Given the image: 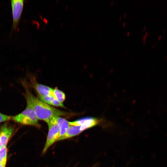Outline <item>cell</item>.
Returning a JSON list of instances; mask_svg holds the SVG:
<instances>
[{"instance_id": "cell-1", "label": "cell", "mask_w": 167, "mask_h": 167, "mask_svg": "<svg viewBox=\"0 0 167 167\" xmlns=\"http://www.w3.org/2000/svg\"><path fill=\"white\" fill-rule=\"evenodd\" d=\"M22 84L25 90L23 95L26 99L27 105L33 109L38 119L47 123L54 118L70 114L51 106L35 96L30 91L25 81H22Z\"/></svg>"}, {"instance_id": "cell-2", "label": "cell", "mask_w": 167, "mask_h": 167, "mask_svg": "<svg viewBox=\"0 0 167 167\" xmlns=\"http://www.w3.org/2000/svg\"><path fill=\"white\" fill-rule=\"evenodd\" d=\"M11 120L22 125L33 126L38 128L40 127L34 110L27 105L25 109L21 113L12 116Z\"/></svg>"}, {"instance_id": "cell-3", "label": "cell", "mask_w": 167, "mask_h": 167, "mask_svg": "<svg viewBox=\"0 0 167 167\" xmlns=\"http://www.w3.org/2000/svg\"><path fill=\"white\" fill-rule=\"evenodd\" d=\"M56 118L52 119L47 123L49 132L46 142L43 150V154L45 153L49 147L57 141L59 137L60 128L57 123Z\"/></svg>"}, {"instance_id": "cell-4", "label": "cell", "mask_w": 167, "mask_h": 167, "mask_svg": "<svg viewBox=\"0 0 167 167\" xmlns=\"http://www.w3.org/2000/svg\"><path fill=\"white\" fill-rule=\"evenodd\" d=\"M24 0H11V1L13 23L12 32L15 30L17 27L24 6Z\"/></svg>"}, {"instance_id": "cell-5", "label": "cell", "mask_w": 167, "mask_h": 167, "mask_svg": "<svg viewBox=\"0 0 167 167\" xmlns=\"http://www.w3.org/2000/svg\"><path fill=\"white\" fill-rule=\"evenodd\" d=\"M102 121L101 119L97 118L86 117L69 122L71 125L80 126V130L83 131L99 124Z\"/></svg>"}, {"instance_id": "cell-6", "label": "cell", "mask_w": 167, "mask_h": 167, "mask_svg": "<svg viewBox=\"0 0 167 167\" xmlns=\"http://www.w3.org/2000/svg\"><path fill=\"white\" fill-rule=\"evenodd\" d=\"M15 131L12 126L5 123L0 129V148L6 146L8 141Z\"/></svg>"}, {"instance_id": "cell-7", "label": "cell", "mask_w": 167, "mask_h": 167, "mask_svg": "<svg viewBox=\"0 0 167 167\" xmlns=\"http://www.w3.org/2000/svg\"><path fill=\"white\" fill-rule=\"evenodd\" d=\"M32 82V87L37 92L40 97L50 95H52L53 89L47 86L39 84L35 80Z\"/></svg>"}, {"instance_id": "cell-8", "label": "cell", "mask_w": 167, "mask_h": 167, "mask_svg": "<svg viewBox=\"0 0 167 167\" xmlns=\"http://www.w3.org/2000/svg\"><path fill=\"white\" fill-rule=\"evenodd\" d=\"M80 127V126L71 125L65 134L59 137L57 141L70 138L79 134L82 132Z\"/></svg>"}, {"instance_id": "cell-9", "label": "cell", "mask_w": 167, "mask_h": 167, "mask_svg": "<svg viewBox=\"0 0 167 167\" xmlns=\"http://www.w3.org/2000/svg\"><path fill=\"white\" fill-rule=\"evenodd\" d=\"M56 122L60 128L59 134L60 137L65 134L71 125L70 124L69 122L65 118L60 117L56 118Z\"/></svg>"}, {"instance_id": "cell-10", "label": "cell", "mask_w": 167, "mask_h": 167, "mask_svg": "<svg viewBox=\"0 0 167 167\" xmlns=\"http://www.w3.org/2000/svg\"><path fill=\"white\" fill-rule=\"evenodd\" d=\"M40 100L44 103L54 106L65 108L63 103L59 102L52 95L40 97Z\"/></svg>"}, {"instance_id": "cell-11", "label": "cell", "mask_w": 167, "mask_h": 167, "mask_svg": "<svg viewBox=\"0 0 167 167\" xmlns=\"http://www.w3.org/2000/svg\"><path fill=\"white\" fill-rule=\"evenodd\" d=\"M52 95L61 103H62L65 99L66 96L65 93L57 87L53 89Z\"/></svg>"}, {"instance_id": "cell-12", "label": "cell", "mask_w": 167, "mask_h": 167, "mask_svg": "<svg viewBox=\"0 0 167 167\" xmlns=\"http://www.w3.org/2000/svg\"><path fill=\"white\" fill-rule=\"evenodd\" d=\"M6 146L0 148V164L6 165L7 158Z\"/></svg>"}, {"instance_id": "cell-13", "label": "cell", "mask_w": 167, "mask_h": 167, "mask_svg": "<svg viewBox=\"0 0 167 167\" xmlns=\"http://www.w3.org/2000/svg\"><path fill=\"white\" fill-rule=\"evenodd\" d=\"M11 120V116L0 113V123Z\"/></svg>"}, {"instance_id": "cell-14", "label": "cell", "mask_w": 167, "mask_h": 167, "mask_svg": "<svg viewBox=\"0 0 167 167\" xmlns=\"http://www.w3.org/2000/svg\"><path fill=\"white\" fill-rule=\"evenodd\" d=\"M0 167H5V165L0 164Z\"/></svg>"}, {"instance_id": "cell-15", "label": "cell", "mask_w": 167, "mask_h": 167, "mask_svg": "<svg viewBox=\"0 0 167 167\" xmlns=\"http://www.w3.org/2000/svg\"><path fill=\"white\" fill-rule=\"evenodd\" d=\"M126 23H125V22L123 23V27H124L126 25Z\"/></svg>"}, {"instance_id": "cell-16", "label": "cell", "mask_w": 167, "mask_h": 167, "mask_svg": "<svg viewBox=\"0 0 167 167\" xmlns=\"http://www.w3.org/2000/svg\"><path fill=\"white\" fill-rule=\"evenodd\" d=\"M126 13H125L124 14L123 16H124V17H125L126 16Z\"/></svg>"}, {"instance_id": "cell-17", "label": "cell", "mask_w": 167, "mask_h": 167, "mask_svg": "<svg viewBox=\"0 0 167 167\" xmlns=\"http://www.w3.org/2000/svg\"><path fill=\"white\" fill-rule=\"evenodd\" d=\"M113 1H111V5H113Z\"/></svg>"}, {"instance_id": "cell-18", "label": "cell", "mask_w": 167, "mask_h": 167, "mask_svg": "<svg viewBox=\"0 0 167 167\" xmlns=\"http://www.w3.org/2000/svg\"><path fill=\"white\" fill-rule=\"evenodd\" d=\"M121 19H122V17H119V20H121Z\"/></svg>"}, {"instance_id": "cell-19", "label": "cell", "mask_w": 167, "mask_h": 167, "mask_svg": "<svg viewBox=\"0 0 167 167\" xmlns=\"http://www.w3.org/2000/svg\"><path fill=\"white\" fill-rule=\"evenodd\" d=\"M130 34V32H127V36H129Z\"/></svg>"}, {"instance_id": "cell-20", "label": "cell", "mask_w": 167, "mask_h": 167, "mask_svg": "<svg viewBox=\"0 0 167 167\" xmlns=\"http://www.w3.org/2000/svg\"><path fill=\"white\" fill-rule=\"evenodd\" d=\"M145 29H146V28L145 27V28H143V30H145Z\"/></svg>"}, {"instance_id": "cell-21", "label": "cell", "mask_w": 167, "mask_h": 167, "mask_svg": "<svg viewBox=\"0 0 167 167\" xmlns=\"http://www.w3.org/2000/svg\"><path fill=\"white\" fill-rule=\"evenodd\" d=\"M0 143H1V140H0Z\"/></svg>"}]
</instances>
